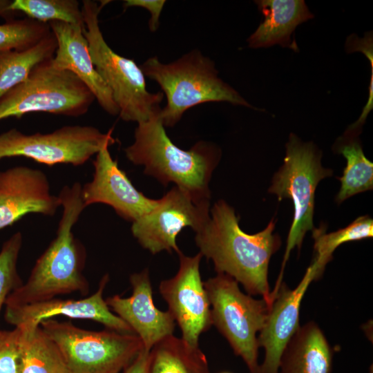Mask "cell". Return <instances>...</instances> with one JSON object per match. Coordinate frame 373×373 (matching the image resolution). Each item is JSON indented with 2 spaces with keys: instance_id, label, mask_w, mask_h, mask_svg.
<instances>
[{
  "instance_id": "4",
  "label": "cell",
  "mask_w": 373,
  "mask_h": 373,
  "mask_svg": "<svg viewBox=\"0 0 373 373\" xmlns=\"http://www.w3.org/2000/svg\"><path fill=\"white\" fill-rule=\"evenodd\" d=\"M140 67L145 77L160 86L166 97V105L160 113L164 126H173L186 111L202 103L227 102L256 108L218 77L214 63L198 50L169 64L151 57Z\"/></svg>"
},
{
  "instance_id": "32",
  "label": "cell",
  "mask_w": 373,
  "mask_h": 373,
  "mask_svg": "<svg viewBox=\"0 0 373 373\" xmlns=\"http://www.w3.org/2000/svg\"><path fill=\"white\" fill-rule=\"evenodd\" d=\"M11 2L10 0H0V17L6 21L13 19L15 13L10 9Z\"/></svg>"
},
{
  "instance_id": "9",
  "label": "cell",
  "mask_w": 373,
  "mask_h": 373,
  "mask_svg": "<svg viewBox=\"0 0 373 373\" xmlns=\"http://www.w3.org/2000/svg\"><path fill=\"white\" fill-rule=\"evenodd\" d=\"M211 305L212 325L240 356L250 373H258L257 334L266 321L270 305L243 293L229 276L217 274L204 282Z\"/></svg>"
},
{
  "instance_id": "6",
  "label": "cell",
  "mask_w": 373,
  "mask_h": 373,
  "mask_svg": "<svg viewBox=\"0 0 373 373\" xmlns=\"http://www.w3.org/2000/svg\"><path fill=\"white\" fill-rule=\"evenodd\" d=\"M285 147L283 164L274 174L268 189L269 193L276 195L279 201L291 199L294 207L293 221L274 291L282 283L291 251L296 247L300 250L306 233L314 229L313 217L317 185L333 173L332 170L322 166V152L314 142H303L294 133H290Z\"/></svg>"
},
{
  "instance_id": "15",
  "label": "cell",
  "mask_w": 373,
  "mask_h": 373,
  "mask_svg": "<svg viewBox=\"0 0 373 373\" xmlns=\"http://www.w3.org/2000/svg\"><path fill=\"white\" fill-rule=\"evenodd\" d=\"M60 207L41 171L20 166L0 171V230L29 213L53 216Z\"/></svg>"
},
{
  "instance_id": "31",
  "label": "cell",
  "mask_w": 373,
  "mask_h": 373,
  "mask_svg": "<svg viewBox=\"0 0 373 373\" xmlns=\"http://www.w3.org/2000/svg\"><path fill=\"white\" fill-rule=\"evenodd\" d=\"M148 354L149 352L143 349L124 370V373H147Z\"/></svg>"
},
{
  "instance_id": "2",
  "label": "cell",
  "mask_w": 373,
  "mask_h": 373,
  "mask_svg": "<svg viewBox=\"0 0 373 373\" xmlns=\"http://www.w3.org/2000/svg\"><path fill=\"white\" fill-rule=\"evenodd\" d=\"M58 196L63 211L56 237L36 261L26 282L8 296L6 306L32 304L88 290L82 273L85 252L73 233L86 208L82 186L78 182L64 186Z\"/></svg>"
},
{
  "instance_id": "16",
  "label": "cell",
  "mask_w": 373,
  "mask_h": 373,
  "mask_svg": "<svg viewBox=\"0 0 373 373\" xmlns=\"http://www.w3.org/2000/svg\"><path fill=\"white\" fill-rule=\"evenodd\" d=\"M131 296L115 295L106 302L110 309L126 323L149 350L164 338L173 334L175 322L168 311L160 310L153 299L148 269L130 276Z\"/></svg>"
},
{
  "instance_id": "29",
  "label": "cell",
  "mask_w": 373,
  "mask_h": 373,
  "mask_svg": "<svg viewBox=\"0 0 373 373\" xmlns=\"http://www.w3.org/2000/svg\"><path fill=\"white\" fill-rule=\"evenodd\" d=\"M27 332L21 327L0 329V373H21Z\"/></svg>"
},
{
  "instance_id": "23",
  "label": "cell",
  "mask_w": 373,
  "mask_h": 373,
  "mask_svg": "<svg viewBox=\"0 0 373 373\" xmlns=\"http://www.w3.org/2000/svg\"><path fill=\"white\" fill-rule=\"evenodd\" d=\"M57 48L51 32L35 46L22 50L0 52V98L23 82L39 64L52 58Z\"/></svg>"
},
{
  "instance_id": "8",
  "label": "cell",
  "mask_w": 373,
  "mask_h": 373,
  "mask_svg": "<svg viewBox=\"0 0 373 373\" xmlns=\"http://www.w3.org/2000/svg\"><path fill=\"white\" fill-rule=\"evenodd\" d=\"M52 58L38 64L0 98V120L37 112L69 117L87 113L94 95L73 73L55 67Z\"/></svg>"
},
{
  "instance_id": "22",
  "label": "cell",
  "mask_w": 373,
  "mask_h": 373,
  "mask_svg": "<svg viewBox=\"0 0 373 373\" xmlns=\"http://www.w3.org/2000/svg\"><path fill=\"white\" fill-rule=\"evenodd\" d=\"M333 150L347 160L343 175L338 178L341 189L336 196L340 204L346 199L373 188V164L365 156L358 137L343 134L333 146Z\"/></svg>"
},
{
  "instance_id": "11",
  "label": "cell",
  "mask_w": 373,
  "mask_h": 373,
  "mask_svg": "<svg viewBox=\"0 0 373 373\" xmlns=\"http://www.w3.org/2000/svg\"><path fill=\"white\" fill-rule=\"evenodd\" d=\"M209 217V201L198 200L175 186L132 223L131 232L140 245L153 254L162 251L179 254L181 251L176 242L179 233L186 227L197 232Z\"/></svg>"
},
{
  "instance_id": "24",
  "label": "cell",
  "mask_w": 373,
  "mask_h": 373,
  "mask_svg": "<svg viewBox=\"0 0 373 373\" xmlns=\"http://www.w3.org/2000/svg\"><path fill=\"white\" fill-rule=\"evenodd\" d=\"M312 231L316 255L311 266L314 271L315 279H318L338 246L347 242L373 236V220L368 216H363L347 227L329 233H326L325 228L323 227L314 228Z\"/></svg>"
},
{
  "instance_id": "30",
  "label": "cell",
  "mask_w": 373,
  "mask_h": 373,
  "mask_svg": "<svg viewBox=\"0 0 373 373\" xmlns=\"http://www.w3.org/2000/svg\"><path fill=\"white\" fill-rule=\"evenodd\" d=\"M165 2L164 0H126L124 8L137 6L148 10L151 12L149 28L154 32L159 26L160 14Z\"/></svg>"
},
{
  "instance_id": "18",
  "label": "cell",
  "mask_w": 373,
  "mask_h": 373,
  "mask_svg": "<svg viewBox=\"0 0 373 373\" xmlns=\"http://www.w3.org/2000/svg\"><path fill=\"white\" fill-rule=\"evenodd\" d=\"M57 48L52 59L55 67L71 72L90 90L100 106L108 114L119 115L111 92L95 69L84 35V26L61 21L48 23Z\"/></svg>"
},
{
  "instance_id": "27",
  "label": "cell",
  "mask_w": 373,
  "mask_h": 373,
  "mask_svg": "<svg viewBox=\"0 0 373 373\" xmlns=\"http://www.w3.org/2000/svg\"><path fill=\"white\" fill-rule=\"evenodd\" d=\"M48 23L30 18L6 21L0 24V52L32 47L51 33Z\"/></svg>"
},
{
  "instance_id": "10",
  "label": "cell",
  "mask_w": 373,
  "mask_h": 373,
  "mask_svg": "<svg viewBox=\"0 0 373 373\" xmlns=\"http://www.w3.org/2000/svg\"><path fill=\"white\" fill-rule=\"evenodd\" d=\"M112 132L81 125L64 126L49 133L24 134L12 128L0 134V159L22 156L48 166H80L115 143Z\"/></svg>"
},
{
  "instance_id": "5",
  "label": "cell",
  "mask_w": 373,
  "mask_h": 373,
  "mask_svg": "<svg viewBox=\"0 0 373 373\" xmlns=\"http://www.w3.org/2000/svg\"><path fill=\"white\" fill-rule=\"evenodd\" d=\"M82 2L83 32L89 52L95 69L111 92L120 118L137 124L147 121L161 108L163 93L149 92L140 67L133 59L116 53L107 44L98 19L102 4L98 6L90 0Z\"/></svg>"
},
{
  "instance_id": "28",
  "label": "cell",
  "mask_w": 373,
  "mask_h": 373,
  "mask_svg": "<svg viewBox=\"0 0 373 373\" xmlns=\"http://www.w3.org/2000/svg\"><path fill=\"white\" fill-rule=\"evenodd\" d=\"M22 245V235L17 232L2 245L0 251V313L8 296L23 283L17 264Z\"/></svg>"
},
{
  "instance_id": "25",
  "label": "cell",
  "mask_w": 373,
  "mask_h": 373,
  "mask_svg": "<svg viewBox=\"0 0 373 373\" xmlns=\"http://www.w3.org/2000/svg\"><path fill=\"white\" fill-rule=\"evenodd\" d=\"M27 330L21 373H70L59 348L41 327Z\"/></svg>"
},
{
  "instance_id": "1",
  "label": "cell",
  "mask_w": 373,
  "mask_h": 373,
  "mask_svg": "<svg viewBox=\"0 0 373 373\" xmlns=\"http://www.w3.org/2000/svg\"><path fill=\"white\" fill-rule=\"evenodd\" d=\"M238 222L233 208L222 200L216 202L207 222L195 232L199 252L212 261L217 274L231 276L247 294L260 295L271 306L269 264L281 245L280 236L274 233L276 221L272 218L254 234L243 231Z\"/></svg>"
},
{
  "instance_id": "13",
  "label": "cell",
  "mask_w": 373,
  "mask_h": 373,
  "mask_svg": "<svg viewBox=\"0 0 373 373\" xmlns=\"http://www.w3.org/2000/svg\"><path fill=\"white\" fill-rule=\"evenodd\" d=\"M108 149L105 146L96 154L93 179L82 186L84 204L85 207L96 203L107 204L133 223L151 210L157 200L148 198L134 186Z\"/></svg>"
},
{
  "instance_id": "12",
  "label": "cell",
  "mask_w": 373,
  "mask_h": 373,
  "mask_svg": "<svg viewBox=\"0 0 373 373\" xmlns=\"http://www.w3.org/2000/svg\"><path fill=\"white\" fill-rule=\"evenodd\" d=\"M178 254V271L160 282L159 291L181 330V338L199 346L200 335L212 326L210 302L200 271L202 255L199 252L186 256L182 251Z\"/></svg>"
},
{
  "instance_id": "26",
  "label": "cell",
  "mask_w": 373,
  "mask_h": 373,
  "mask_svg": "<svg viewBox=\"0 0 373 373\" xmlns=\"http://www.w3.org/2000/svg\"><path fill=\"white\" fill-rule=\"evenodd\" d=\"M10 9L44 23L61 21L84 27L82 8L77 0H14Z\"/></svg>"
},
{
  "instance_id": "17",
  "label": "cell",
  "mask_w": 373,
  "mask_h": 373,
  "mask_svg": "<svg viewBox=\"0 0 373 373\" xmlns=\"http://www.w3.org/2000/svg\"><path fill=\"white\" fill-rule=\"evenodd\" d=\"M315 279L310 265L298 286L291 289L280 284L265 325L258 336L259 347L265 350V358L258 373H278L280 357L299 327L300 307L310 283Z\"/></svg>"
},
{
  "instance_id": "33",
  "label": "cell",
  "mask_w": 373,
  "mask_h": 373,
  "mask_svg": "<svg viewBox=\"0 0 373 373\" xmlns=\"http://www.w3.org/2000/svg\"><path fill=\"white\" fill-rule=\"evenodd\" d=\"M221 373H231V372H221Z\"/></svg>"
},
{
  "instance_id": "19",
  "label": "cell",
  "mask_w": 373,
  "mask_h": 373,
  "mask_svg": "<svg viewBox=\"0 0 373 373\" xmlns=\"http://www.w3.org/2000/svg\"><path fill=\"white\" fill-rule=\"evenodd\" d=\"M255 3L264 19L248 38L249 47L268 48L278 44L298 52L292 34L298 25L314 17L305 1L258 0Z\"/></svg>"
},
{
  "instance_id": "7",
  "label": "cell",
  "mask_w": 373,
  "mask_h": 373,
  "mask_svg": "<svg viewBox=\"0 0 373 373\" xmlns=\"http://www.w3.org/2000/svg\"><path fill=\"white\" fill-rule=\"evenodd\" d=\"M39 326L59 348L70 373H119L144 349L135 334L87 330L52 318Z\"/></svg>"
},
{
  "instance_id": "20",
  "label": "cell",
  "mask_w": 373,
  "mask_h": 373,
  "mask_svg": "<svg viewBox=\"0 0 373 373\" xmlns=\"http://www.w3.org/2000/svg\"><path fill=\"white\" fill-rule=\"evenodd\" d=\"M333 352L323 331L313 322L300 326L287 345L278 373H331Z\"/></svg>"
},
{
  "instance_id": "3",
  "label": "cell",
  "mask_w": 373,
  "mask_h": 373,
  "mask_svg": "<svg viewBox=\"0 0 373 373\" xmlns=\"http://www.w3.org/2000/svg\"><path fill=\"white\" fill-rule=\"evenodd\" d=\"M160 111L138 123L133 143L124 149L126 157L143 165L144 173L165 186L173 182L195 199L209 201V183L220 158L219 148L202 141L187 151L179 148L167 135Z\"/></svg>"
},
{
  "instance_id": "21",
  "label": "cell",
  "mask_w": 373,
  "mask_h": 373,
  "mask_svg": "<svg viewBox=\"0 0 373 373\" xmlns=\"http://www.w3.org/2000/svg\"><path fill=\"white\" fill-rule=\"evenodd\" d=\"M147 373H211L205 354L173 334L157 342L149 350Z\"/></svg>"
},
{
  "instance_id": "14",
  "label": "cell",
  "mask_w": 373,
  "mask_h": 373,
  "mask_svg": "<svg viewBox=\"0 0 373 373\" xmlns=\"http://www.w3.org/2000/svg\"><path fill=\"white\" fill-rule=\"evenodd\" d=\"M108 276L102 278L97 290L91 296L79 300L53 298L21 306H6L5 319L15 327L34 329L41 321L55 316L90 320L104 325L107 329L122 333L135 334L131 327L115 314L103 298Z\"/></svg>"
}]
</instances>
